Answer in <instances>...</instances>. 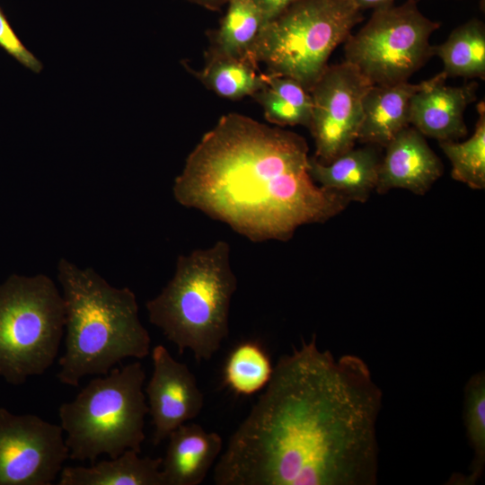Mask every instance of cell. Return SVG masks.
Segmentation results:
<instances>
[{
    "label": "cell",
    "mask_w": 485,
    "mask_h": 485,
    "mask_svg": "<svg viewBox=\"0 0 485 485\" xmlns=\"http://www.w3.org/2000/svg\"><path fill=\"white\" fill-rule=\"evenodd\" d=\"M373 85L353 65L329 66L310 90L309 129L316 160L329 163L352 149L363 118V98Z\"/></svg>",
    "instance_id": "cell-9"
},
{
    "label": "cell",
    "mask_w": 485,
    "mask_h": 485,
    "mask_svg": "<svg viewBox=\"0 0 485 485\" xmlns=\"http://www.w3.org/2000/svg\"><path fill=\"white\" fill-rule=\"evenodd\" d=\"M309 158L300 135L228 113L188 155L173 196L253 242H287L349 203L313 180Z\"/></svg>",
    "instance_id": "cell-2"
},
{
    "label": "cell",
    "mask_w": 485,
    "mask_h": 485,
    "mask_svg": "<svg viewBox=\"0 0 485 485\" xmlns=\"http://www.w3.org/2000/svg\"><path fill=\"white\" fill-rule=\"evenodd\" d=\"M162 460L165 485H198L215 465L223 449V439L197 423H184L167 437Z\"/></svg>",
    "instance_id": "cell-14"
},
{
    "label": "cell",
    "mask_w": 485,
    "mask_h": 485,
    "mask_svg": "<svg viewBox=\"0 0 485 485\" xmlns=\"http://www.w3.org/2000/svg\"><path fill=\"white\" fill-rule=\"evenodd\" d=\"M267 75V85L252 95L262 107L266 119L281 127L309 128L313 108L310 93L290 77Z\"/></svg>",
    "instance_id": "cell-20"
},
{
    "label": "cell",
    "mask_w": 485,
    "mask_h": 485,
    "mask_svg": "<svg viewBox=\"0 0 485 485\" xmlns=\"http://www.w3.org/2000/svg\"><path fill=\"white\" fill-rule=\"evenodd\" d=\"M439 26L415 0L375 9L366 24L345 40V61L373 85L407 82L433 56L429 38Z\"/></svg>",
    "instance_id": "cell-8"
},
{
    "label": "cell",
    "mask_w": 485,
    "mask_h": 485,
    "mask_svg": "<svg viewBox=\"0 0 485 485\" xmlns=\"http://www.w3.org/2000/svg\"><path fill=\"white\" fill-rule=\"evenodd\" d=\"M163 458L140 457L128 449L116 458L89 467L66 466L59 473V485H165Z\"/></svg>",
    "instance_id": "cell-17"
},
{
    "label": "cell",
    "mask_w": 485,
    "mask_h": 485,
    "mask_svg": "<svg viewBox=\"0 0 485 485\" xmlns=\"http://www.w3.org/2000/svg\"><path fill=\"white\" fill-rule=\"evenodd\" d=\"M152 360L153 373L145 394L154 426L153 444L158 445L179 426L198 417L205 399L194 374L164 346L153 348Z\"/></svg>",
    "instance_id": "cell-11"
},
{
    "label": "cell",
    "mask_w": 485,
    "mask_h": 485,
    "mask_svg": "<svg viewBox=\"0 0 485 485\" xmlns=\"http://www.w3.org/2000/svg\"><path fill=\"white\" fill-rule=\"evenodd\" d=\"M273 370L263 346L257 340H244L228 354L223 368V382L234 394L250 396L266 388Z\"/></svg>",
    "instance_id": "cell-22"
},
{
    "label": "cell",
    "mask_w": 485,
    "mask_h": 485,
    "mask_svg": "<svg viewBox=\"0 0 485 485\" xmlns=\"http://www.w3.org/2000/svg\"><path fill=\"white\" fill-rule=\"evenodd\" d=\"M378 147H353L329 163L310 157L309 173L319 186L342 195L349 202H366L377 185L382 159Z\"/></svg>",
    "instance_id": "cell-15"
},
{
    "label": "cell",
    "mask_w": 485,
    "mask_h": 485,
    "mask_svg": "<svg viewBox=\"0 0 485 485\" xmlns=\"http://www.w3.org/2000/svg\"><path fill=\"white\" fill-rule=\"evenodd\" d=\"M478 120L473 134L463 142L440 141L439 146L450 161L451 176L473 190L485 188V105L477 106Z\"/></svg>",
    "instance_id": "cell-23"
},
{
    "label": "cell",
    "mask_w": 485,
    "mask_h": 485,
    "mask_svg": "<svg viewBox=\"0 0 485 485\" xmlns=\"http://www.w3.org/2000/svg\"><path fill=\"white\" fill-rule=\"evenodd\" d=\"M219 28L213 34L209 56L252 60L257 38L266 24L260 9L251 0H229Z\"/></svg>",
    "instance_id": "cell-18"
},
{
    "label": "cell",
    "mask_w": 485,
    "mask_h": 485,
    "mask_svg": "<svg viewBox=\"0 0 485 485\" xmlns=\"http://www.w3.org/2000/svg\"><path fill=\"white\" fill-rule=\"evenodd\" d=\"M362 20L352 0H298L262 27L252 60L263 63L266 74L290 77L310 92L332 51Z\"/></svg>",
    "instance_id": "cell-6"
},
{
    "label": "cell",
    "mask_w": 485,
    "mask_h": 485,
    "mask_svg": "<svg viewBox=\"0 0 485 485\" xmlns=\"http://www.w3.org/2000/svg\"><path fill=\"white\" fill-rule=\"evenodd\" d=\"M441 71L422 82L412 94L409 106V122L424 137L440 141H455L468 133L463 113L475 101L477 84L448 86Z\"/></svg>",
    "instance_id": "cell-12"
},
{
    "label": "cell",
    "mask_w": 485,
    "mask_h": 485,
    "mask_svg": "<svg viewBox=\"0 0 485 485\" xmlns=\"http://www.w3.org/2000/svg\"><path fill=\"white\" fill-rule=\"evenodd\" d=\"M209 90L228 100L252 96L267 85V74L244 60L209 56L201 71H191Z\"/></svg>",
    "instance_id": "cell-21"
},
{
    "label": "cell",
    "mask_w": 485,
    "mask_h": 485,
    "mask_svg": "<svg viewBox=\"0 0 485 485\" xmlns=\"http://www.w3.org/2000/svg\"><path fill=\"white\" fill-rule=\"evenodd\" d=\"M463 420L473 457L468 476L454 480L456 484H474L485 467V374H473L464 387Z\"/></svg>",
    "instance_id": "cell-24"
},
{
    "label": "cell",
    "mask_w": 485,
    "mask_h": 485,
    "mask_svg": "<svg viewBox=\"0 0 485 485\" xmlns=\"http://www.w3.org/2000/svg\"><path fill=\"white\" fill-rule=\"evenodd\" d=\"M261 12L265 22L275 19L298 0H251Z\"/></svg>",
    "instance_id": "cell-26"
},
{
    "label": "cell",
    "mask_w": 485,
    "mask_h": 485,
    "mask_svg": "<svg viewBox=\"0 0 485 485\" xmlns=\"http://www.w3.org/2000/svg\"><path fill=\"white\" fill-rule=\"evenodd\" d=\"M443 62L446 77H485V27L471 19L455 28L443 43L433 46V56Z\"/></svg>",
    "instance_id": "cell-19"
},
{
    "label": "cell",
    "mask_w": 485,
    "mask_h": 485,
    "mask_svg": "<svg viewBox=\"0 0 485 485\" xmlns=\"http://www.w3.org/2000/svg\"><path fill=\"white\" fill-rule=\"evenodd\" d=\"M419 84L408 81L389 85H371L363 98V118L357 141L377 146H385L410 126L409 106Z\"/></svg>",
    "instance_id": "cell-16"
},
{
    "label": "cell",
    "mask_w": 485,
    "mask_h": 485,
    "mask_svg": "<svg viewBox=\"0 0 485 485\" xmlns=\"http://www.w3.org/2000/svg\"><path fill=\"white\" fill-rule=\"evenodd\" d=\"M68 458L60 425L0 408V485H50Z\"/></svg>",
    "instance_id": "cell-10"
},
{
    "label": "cell",
    "mask_w": 485,
    "mask_h": 485,
    "mask_svg": "<svg viewBox=\"0 0 485 485\" xmlns=\"http://www.w3.org/2000/svg\"><path fill=\"white\" fill-rule=\"evenodd\" d=\"M66 308V349L57 377L77 387L89 375H107L128 357L142 359L151 338L139 320L135 293L110 285L92 268L66 259L57 265Z\"/></svg>",
    "instance_id": "cell-3"
},
{
    "label": "cell",
    "mask_w": 485,
    "mask_h": 485,
    "mask_svg": "<svg viewBox=\"0 0 485 485\" xmlns=\"http://www.w3.org/2000/svg\"><path fill=\"white\" fill-rule=\"evenodd\" d=\"M145 380L139 361L113 367L103 377L92 379L75 400L59 406V425L66 434L70 459L93 463L103 454L110 458L128 449L140 454L148 413Z\"/></svg>",
    "instance_id": "cell-5"
},
{
    "label": "cell",
    "mask_w": 485,
    "mask_h": 485,
    "mask_svg": "<svg viewBox=\"0 0 485 485\" xmlns=\"http://www.w3.org/2000/svg\"><path fill=\"white\" fill-rule=\"evenodd\" d=\"M0 48L21 65L38 74L42 63L22 42L0 6Z\"/></svg>",
    "instance_id": "cell-25"
},
{
    "label": "cell",
    "mask_w": 485,
    "mask_h": 485,
    "mask_svg": "<svg viewBox=\"0 0 485 485\" xmlns=\"http://www.w3.org/2000/svg\"><path fill=\"white\" fill-rule=\"evenodd\" d=\"M230 254V244L220 240L180 255L171 280L146 303L149 322L180 354L188 349L198 363L210 360L229 335L230 305L237 289Z\"/></svg>",
    "instance_id": "cell-4"
},
{
    "label": "cell",
    "mask_w": 485,
    "mask_h": 485,
    "mask_svg": "<svg viewBox=\"0 0 485 485\" xmlns=\"http://www.w3.org/2000/svg\"><path fill=\"white\" fill-rule=\"evenodd\" d=\"M63 295L44 275H12L0 285V375L19 385L54 363L65 331Z\"/></svg>",
    "instance_id": "cell-7"
},
{
    "label": "cell",
    "mask_w": 485,
    "mask_h": 485,
    "mask_svg": "<svg viewBox=\"0 0 485 485\" xmlns=\"http://www.w3.org/2000/svg\"><path fill=\"white\" fill-rule=\"evenodd\" d=\"M354 4L361 10L373 8L378 9L393 4L394 0H352Z\"/></svg>",
    "instance_id": "cell-27"
},
{
    "label": "cell",
    "mask_w": 485,
    "mask_h": 485,
    "mask_svg": "<svg viewBox=\"0 0 485 485\" xmlns=\"http://www.w3.org/2000/svg\"><path fill=\"white\" fill-rule=\"evenodd\" d=\"M442 173V162L424 136L408 126L385 146L375 191L383 194L392 189H403L423 195Z\"/></svg>",
    "instance_id": "cell-13"
},
{
    "label": "cell",
    "mask_w": 485,
    "mask_h": 485,
    "mask_svg": "<svg viewBox=\"0 0 485 485\" xmlns=\"http://www.w3.org/2000/svg\"><path fill=\"white\" fill-rule=\"evenodd\" d=\"M211 11H217L229 2V0H188Z\"/></svg>",
    "instance_id": "cell-28"
},
{
    "label": "cell",
    "mask_w": 485,
    "mask_h": 485,
    "mask_svg": "<svg viewBox=\"0 0 485 485\" xmlns=\"http://www.w3.org/2000/svg\"><path fill=\"white\" fill-rule=\"evenodd\" d=\"M382 391L367 364L322 350L283 355L214 465L216 485H374Z\"/></svg>",
    "instance_id": "cell-1"
}]
</instances>
